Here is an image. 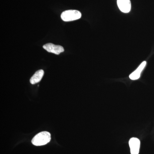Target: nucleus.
Masks as SVG:
<instances>
[{"label":"nucleus","instance_id":"nucleus-3","mask_svg":"<svg viewBox=\"0 0 154 154\" xmlns=\"http://www.w3.org/2000/svg\"><path fill=\"white\" fill-rule=\"evenodd\" d=\"M44 49L48 52L52 53L58 55L64 51L63 48L60 45H55L52 43H47L43 46Z\"/></svg>","mask_w":154,"mask_h":154},{"label":"nucleus","instance_id":"nucleus-1","mask_svg":"<svg viewBox=\"0 0 154 154\" xmlns=\"http://www.w3.org/2000/svg\"><path fill=\"white\" fill-rule=\"evenodd\" d=\"M51 137L50 133L42 131L36 134L32 140V143L34 145L41 146L45 145L50 141Z\"/></svg>","mask_w":154,"mask_h":154},{"label":"nucleus","instance_id":"nucleus-5","mask_svg":"<svg viewBox=\"0 0 154 154\" xmlns=\"http://www.w3.org/2000/svg\"><path fill=\"white\" fill-rule=\"evenodd\" d=\"M117 5L121 12L129 13L131 9L130 0H117Z\"/></svg>","mask_w":154,"mask_h":154},{"label":"nucleus","instance_id":"nucleus-7","mask_svg":"<svg viewBox=\"0 0 154 154\" xmlns=\"http://www.w3.org/2000/svg\"><path fill=\"white\" fill-rule=\"evenodd\" d=\"M44 74V72L43 70L40 69L37 71L31 77L30 79V83L32 85H34L39 82L43 77Z\"/></svg>","mask_w":154,"mask_h":154},{"label":"nucleus","instance_id":"nucleus-6","mask_svg":"<svg viewBox=\"0 0 154 154\" xmlns=\"http://www.w3.org/2000/svg\"><path fill=\"white\" fill-rule=\"evenodd\" d=\"M146 65V62L144 61L140 64V65L136 69V70L133 72L129 75V78L131 80H136L140 78L141 73L145 67Z\"/></svg>","mask_w":154,"mask_h":154},{"label":"nucleus","instance_id":"nucleus-4","mask_svg":"<svg viewBox=\"0 0 154 154\" xmlns=\"http://www.w3.org/2000/svg\"><path fill=\"white\" fill-rule=\"evenodd\" d=\"M140 141L137 138L132 137L130 139L129 145L131 154H138L140 148Z\"/></svg>","mask_w":154,"mask_h":154},{"label":"nucleus","instance_id":"nucleus-2","mask_svg":"<svg viewBox=\"0 0 154 154\" xmlns=\"http://www.w3.org/2000/svg\"><path fill=\"white\" fill-rule=\"evenodd\" d=\"M82 14L77 10H68L65 11L61 15V19L65 22H70L80 19Z\"/></svg>","mask_w":154,"mask_h":154}]
</instances>
